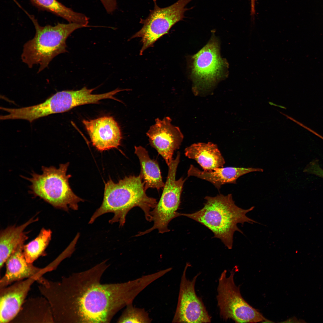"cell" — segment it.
Masks as SVG:
<instances>
[{
	"label": "cell",
	"mask_w": 323,
	"mask_h": 323,
	"mask_svg": "<svg viewBox=\"0 0 323 323\" xmlns=\"http://www.w3.org/2000/svg\"><path fill=\"white\" fill-rule=\"evenodd\" d=\"M104 260L60 281L42 278L39 290L50 303L55 323H109L121 309L132 303L145 286L140 278L102 284L109 265Z\"/></svg>",
	"instance_id": "obj_1"
},
{
	"label": "cell",
	"mask_w": 323,
	"mask_h": 323,
	"mask_svg": "<svg viewBox=\"0 0 323 323\" xmlns=\"http://www.w3.org/2000/svg\"><path fill=\"white\" fill-rule=\"evenodd\" d=\"M144 184L139 175L130 176L114 182L110 178L105 183L102 204L91 217L89 224L109 213L114 214L109 223H119L120 227L125 223L126 216L133 208L138 207L144 212L146 220L151 221L150 212L157 204L156 199L148 196Z\"/></svg>",
	"instance_id": "obj_2"
},
{
	"label": "cell",
	"mask_w": 323,
	"mask_h": 323,
	"mask_svg": "<svg viewBox=\"0 0 323 323\" xmlns=\"http://www.w3.org/2000/svg\"><path fill=\"white\" fill-rule=\"evenodd\" d=\"M204 199L205 202L200 210L191 214L180 213V216H185L205 226L213 233L214 237L220 239L229 249L232 248L234 232L243 234L238 224L257 223L246 215L254 207L246 209L238 207L231 194L206 196Z\"/></svg>",
	"instance_id": "obj_3"
},
{
	"label": "cell",
	"mask_w": 323,
	"mask_h": 323,
	"mask_svg": "<svg viewBox=\"0 0 323 323\" xmlns=\"http://www.w3.org/2000/svg\"><path fill=\"white\" fill-rule=\"evenodd\" d=\"M22 9L33 22L36 33L33 38L24 44L21 59L29 68L39 65L38 73L47 67L55 57L67 51L66 41L72 32L86 27L74 23L41 26L33 16Z\"/></svg>",
	"instance_id": "obj_4"
},
{
	"label": "cell",
	"mask_w": 323,
	"mask_h": 323,
	"mask_svg": "<svg viewBox=\"0 0 323 323\" xmlns=\"http://www.w3.org/2000/svg\"><path fill=\"white\" fill-rule=\"evenodd\" d=\"M69 163L62 164L57 168L54 166L42 167V173L32 172L31 177H22L31 183V194L38 197L54 208L68 211L70 208L77 210L78 203L84 200L73 192L69 185L71 176L67 174Z\"/></svg>",
	"instance_id": "obj_5"
},
{
	"label": "cell",
	"mask_w": 323,
	"mask_h": 323,
	"mask_svg": "<svg viewBox=\"0 0 323 323\" xmlns=\"http://www.w3.org/2000/svg\"><path fill=\"white\" fill-rule=\"evenodd\" d=\"M224 270L219 279L217 298L220 316L224 320L231 319L237 323H256L267 319L243 298L239 286L234 281L235 269L226 276Z\"/></svg>",
	"instance_id": "obj_6"
},
{
	"label": "cell",
	"mask_w": 323,
	"mask_h": 323,
	"mask_svg": "<svg viewBox=\"0 0 323 323\" xmlns=\"http://www.w3.org/2000/svg\"><path fill=\"white\" fill-rule=\"evenodd\" d=\"M180 153L178 152L176 158L168 166L167 176L160 199L150 212L151 222L153 226L144 231L139 232L141 236L155 229L163 234L170 231L168 225L174 218L180 216L177 212L180 203V198L184 184L186 179L181 177L176 179L177 168L180 162Z\"/></svg>",
	"instance_id": "obj_7"
},
{
	"label": "cell",
	"mask_w": 323,
	"mask_h": 323,
	"mask_svg": "<svg viewBox=\"0 0 323 323\" xmlns=\"http://www.w3.org/2000/svg\"><path fill=\"white\" fill-rule=\"evenodd\" d=\"M192 0H178L168 7L162 8L157 5L156 0H153V9L150 10L147 18L141 19L140 23L143 25V27L130 38H141L142 46L140 55L148 48L153 47L155 42L162 36L168 33L175 24L183 19L185 12L194 8L186 7Z\"/></svg>",
	"instance_id": "obj_8"
},
{
	"label": "cell",
	"mask_w": 323,
	"mask_h": 323,
	"mask_svg": "<svg viewBox=\"0 0 323 323\" xmlns=\"http://www.w3.org/2000/svg\"><path fill=\"white\" fill-rule=\"evenodd\" d=\"M190 266V263H186L182 275L177 305L172 322H210L211 318L195 290L196 279L200 273H198L191 280L186 278V272Z\"/></svg>",
	"instance_id": "obj_9"
},
{
	"label": "cell",
	"mask_w": 323,
	"mask_h": 323,
	"mask_svg": "<svg viewBox=\"0 0 323 323\" xmlns=\"http://www.w3.org/2000/svg\"><path fill=\"white\" fill-rule=\"evenodd\" d=\"M212 38L192 57V75L197 87H210L222 77L225 66L217 41Z\"/></svg>",
	"instance_id": "obj_10"
},
{
	"label": "cell",
	"mask_w": 323,
	"mask_h": 323,
	"mask_svg": "<svg viewBox=\"0 0 323 323\" xmlns=\"http://www.w3.org/2000/svg\"><path fill=\"white\" fill-rule=\"evenodd\" d=\"M169 117L155 119L146 133L151 145L164 159L168 166L173 160L174 151L179 148L183 136L179 128L171 124Z\"/></svg>",
	"instance_id": "obj_11"
},
{
	"label": "cell",
	"mask_w": 323,
	"mask_h": 323,
	"mask_svg": "<svg viewBox=\"0 0 323 323\" xmlns=\"http://www.w3.org/2000/svg\"><path fill=\"white\" fill-rule=\"evenodd\" d=\"M82 122L93 145L100 151L117 148L120 145L122 135L120 127L114 118L104 116Z\"/></svg>",
	"instance_id": "obj_12"
},
{
	"label": "cell",
	"mask_w": 323,
	"mask_h": 323,
	"mask_svg": "<svg viewBox=\"0 0 323 323\" xmlns=\"http://www.w3.org/2000/svg\"><path fill=\"white\" fill-rule=\"evenodd\" d=\"M37 279L29 278L0 288V323L12 322L20 310L33 284Z\"/></svg>",
	"instance_id": "obj_13"
},
{
	"label": "cell",
	"mask_w": 323,
	"mask_h": 323,
	"mask_svg": "<svg viewBox=\"0 0 323 323\" xmlns=\"http://www.w3.org/2000/svg\"><path fill=\"white\" fill-rule=\"evenodd\" d=\"M24 245L19 247L6 260V272L0 279V288L29 278L38 280L47 270V268L36 267L27 261L23 253Z\"/></svg>",
	"instance_id": "obj_14"
},
{
	"label": "cell",
	"mask_w": 323,
	"mask_h": 323,
	"mask_svg": "<svg viewBox=\"0 0 323 323\" xmlns=\"http://www.w3.org/2000/svg\"><path fill=\"white\" fill-rule=\"evenodd\" d=\"M259 168L235 167H221L210 171L202 170L191 164L187 172L188 176H194L207 181L218 190L222 186L226 184H236L240 176L251 172H263Z\"/></svg>",
	"instance_id": "obj_15"
},
{
	"label": "cell",
	"mask_w": 323,
	"mask_h": 323,
	"mask_svg": "<svg viewBox=\"0 0 323 323\" xmlns=\"http://www.w3.org/2000/svg\"><path fill=\"white\" fill-rule=\"evenodd\" d=\"M17 323H54L50 303L43 296L26 299L16 317L11 322Z\"/></svg>",
	"instance_id": "obj_16"
},
{
	"label": "cell",
	"mask_w": 323,
	"mask_h": 323,
	"mask_svg": "<svg viewBox=\"0 0 323 323\" xmlns=\"http://www.w3.org/2000/svg\"><path fill=\"white\" fill-rule=\"evenodd\" d=\"M185 154L196 161L204 170L223 167L225 163L217 145L211 142L193 144L185 149Z\"/></svg>",
	"instance_id": "obj_17"
},
{
	"label": "cell",
	"mask_w": 323,
	"mask_h": 323,
	"mask_svg": "<svg viewBox=\"0 0 323 323\" xmlns=\"http://www.w3.org/2000/svg\"><path fill=\"white\" fill-rule=\"evenodd\" d=\"M38 218L32 217L19 226H10L1 230L0 233V268L3 266L10 256L20 246L23 245L28 238L24 230Z\"/></svg>",
	"instance_id": "obj_18"
},
{
	"label": "cell",
	"mask_w": 323,
	"mask_h": 323,
	"mask_svg": "<svg viewBox=\"0 0 323 323\" xmlns=\"http://www.w3.org/2000/svg\"><path fill=\"white\" fill-rule=\"evenodd\" d=\"M135 153L138 157L141 166L140 175L144 184L146 190L163 188V182L159 165L156 160L151 159L146 150L141 146L135 147Z\"/></svg>",
	"instance_id": "obj_19"
},
{
	"label": "cell",
	"mask_w": 323,
	"mask_h": 323,
	"mask_svg": "<svg viewBox=\"0 0 323 323\" xmlns=\"http://www.w3.org/2000/svg\"><path fill=\"white\" fill-rule=\"evenodd\" d=\"M39 9L50 12L66 20L88 27L89 18L85 14L74 11L57 0H30Z\"/></svg>",
	"instance_id": "obj_20"
},
{
	"label": "cell",
	"mask_w": 323,
	"mask_h": 323,
	"mask_svg": "<svg viewBox=\"0 0 323 323\" xmlns=\"http://www.w3.org/2000/svg\"><path fill=\"white\" fill-rule=\"evenodd\" d=\"M52 231L42 228L38 235L23 247V253L27 261L33 263L45 254V250L51 240Z\"/></svg>",
	"instance_id": "obj_21"
},
{
	"label": "cell",
	"mask_w": 323,
	"mask_h": 323,
	"mask_svg": "<svg viewBox=\"0 0 323 323\" xmlns=\"http://www.w3.org/2000/svg\"><path fill=\"white\" fill-rule=\"evenodd\" d=\"M152 321L148 313L142 308L127 305L117 320L118 323H149Z\"/></svg>",
	"instance_id": "obj_22"
},
{
	"label": "cell",
	"mask_w": 323,
	"mask_h": 323,
	"mask_svg": "<svg viewBox=\"0 0 323 323\" xmlns=\"http://www.w3.org/2000/svg\"><path fill=\"white\" fill-rule=\"evenodd\" d=\"M107 13H111L117 8L116 0H99Z\"/></svg>",
	"instance_id": "obj_23"
},
{
	"label": "cell",
	"mask_w": 323,
	"mask_h": 323,
	"mask_svg": "<svg viewBox=\"0 0 323 323\" xmlns=\"http://www.w3.org/2000/svg\"><path fill=\"white\" fill-rule=\"evenodd\" d=\"M255 0H251V10L252 11L255 10Z\"/></svg>",
	"instance_id": "obj_24"
},
{
	"label": "cell",
	"mask_w": 323,
	"mask_h": 323,
	"mask_svg": "<svg viewBox=\"0 0 323 323\" xmlns=\"http://www.w3.org/2000/svg\"><path fill=\"white\" fill-rule=\"evenodd\" d=\"M317 175L318 176L323 179V169L322 168L318 170Z\"/></svg>",
	"instance_id": "obj_25"
},
{
	"label": "cell",
	"mask_w": 323,
	"mask_h": 323,
	"mask_svg": "<svg viewBox=\"0 0 323 323\" xmlns=\"http://www.w3.org/2000/svg\"><path fill=\"white\" fill-rule=\"evenodd\" d=\"M269 103L270 105H273L274 106H278V107H280L281 108H283V109H286V108L285 107H284V106H280V105H277L276 104H275L273 103L269 102Z\"/></svg>",
	"instance_id": "obj_26"
}]
</instances>
